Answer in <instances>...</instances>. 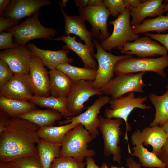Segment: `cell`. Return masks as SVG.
<instances>
[{
  "instance_id": "obj_18",
  "label": "cell",
  "mask_w": 168,
  "mask_h": 168,
  "mask_svg": "<svg viewBox=\"0 0 168 168\" xmlns=\"http://www.w3.org/2000/svg\"><path fill=\"white\" fill-rule=\"evenodd\" d=\"M49 0H12L2 17L19 21L33 15L41 7L51 5Z\"/></svg>"
},
{
  "instance_id": "obj_28",
  "label": "cell",
  "mask_w": 168,
  "mask_h": 168,
  "mask_svg": "<svg viewBox=\"0 0 168 168\" xmlns=\"http://www.w3.org/2000/svg\"><path fill=\"white\" fill-rule=\"evenodd\" d=\"M148 98L155 109V117L150 126H161L168 120V89L161 96L151 93Z\"/></svg>"
},
{
  "instance_id": "obj_36",
  "label": "cell",
  "mask_w": 168,
  "mask_h": 168,
  "mask_svg": "<svg viewBox=\"0 0 168 168\" xmlns=\"http://www.w3.org/2000/svg\"><path fill=\"white\" fill-rule=\"evenodd\" d=\"M14 73L7 63L0 60V88L5 85L11 79Z\"/></svg>"
},
{
  "instance_id": "obj_24",
  "label": "cell",
  "mask_w": 168,
  "mask_h": 168,
  "mask_svg": "<svg viewBox=\"0 0 168 168\" xmlns=\"http://www.w3.org/2000/svg\"><path fill=\"white\" fill-rule=\"evenodd\" d=\"M49 73L50 94L55 97L66 98L71 90L72 81L66 74L56 68L50 70Z\"/></svg>"
},
{
  "instance_id": "obj_16",
  "label": "cell",
  "mask_w": 168,
  "mask_h": 168,
  "mask_svg": "<svg viewBox=\"0 0 168 168\" xmlns=\"http://www.w3.org/2000/svg\"><path fill=\"white\" fill-rule=\"evenodd\" d=\"M132 144L134 146L143 144L150 145L152 152L157 155L168 139V136L161 127L155 126L146 127L142 130L137 129L131 136Z\"/></svg>"
},
{
  "instance_id": "obj_50",
  "label": "cell",
  "mask_w": 168,
  "mask_h": 168,
  "mask_svg": "<svg viewBox=\"0 0 168 168\" xmlns=\"http://www.w3.org/2000/svg\"><path fill=\"white\" fill-rule=\"evenodd\" d=\"M166 2L164 4L165 6L163 10V13L167 12L166 16H168V0L165 1Z\"/></svg>"
},
{
  "instance_id": "obj_23",
  "label": "cell",
  "mask_w": 168,
  "mask_h": 168,
  "mask_svg": "<svg viewBox=\"0 0 168 168\" xmlns=\"http://www.w3.org/2000/svg\"><path fill=\"white\" fill-rule=\"evenodd\" d=\"M62 117L59 112L54 110L36 108L21 114L17 118L27 120L41 128L53 125L56 122L61 120Z\"/></svg>"
},
{
  "instance_id": "obj_46",
  "label": "cell",
  "mask_w": 168,
  "mask_h": 168,
  "mask_svg": "<svg viewBox=\"0 0 168 168\" xmlns=\"http://www.w3.org/2000/svg\"><path fill=\"white\" fill-rule=\"evenodd\" d=\"M10 1L9 0H0V15L2 17L4 11L9 4Z\"/></svg>"
},
{
  "instance_id": "obj_8",
  "label": "cell",
  "mask_w": 168,
  "mask_h": 168,
  "mask_svg": "<svg viewBox=\"0 0 168 168\" xmlns=\"http://www.w3.org/2000/svg\"><path fill=\"white\" fill-rule=\"evenodd\" d=\"M145 72L124 74L113 77L101 89L102 94L114 99L127 93H143V88L147 86L143 80Z\"/></svg>"
},
{
  "instance_id": "obj_19",
  "label": "cell",
  "mask_w": 168,
  "mask_h": 168,
  "mask_svg": "<svg viewBox=\"0 0 168 168\" xmlns=\"http://www.w3.org/2000/svg\"><path fill=\"white\" fill-rule=\"evenodd\" d=\"M52 40L64 42L65 44L62 47L63 49L71 50L75 52L82 60L84 67L97 69V65L94 59V48L77 41L75 36H66L65 34Z\"/></svg>"
},
{
  "instance_id": "obj_34",
  "label": "cell",
  "mask_w": 168,
  "mask_h": 168,
  "mask_svg": "<svg viewBox=\"0 0 168 168\" xmlns=\"http://www.w3.org/2000/svg\"><path fill=\"white\" fill-rule=\"evenodd\" d=\"M12 161L18 168H43L38 156H27Z\"/></svg>"
},
{
  "instance_id": "obj_44",
  "label": "cell",
  "mask_w": 168,
  "mask_h": 168,
  "mask_svg": "<svg viewBox=\"0 0 168 168\" xmlns=\"http://www.w3.org/2000/svg\"><path fill=\"white\" fill-rule=\"evenodd\" d=\"M126 8L130 10L138 7L142 2L141 0H124Z\"/></svg>"
},
{
  "instance_id": "obj_29",
  "label": "cell",
  "mask_w": 168,
  "mask_h": 168,
  "mask_svg": "<svg viewBox=\"0 0 168 168\" xmlns=\"http://www.w3.org/2000/svg\"><path fill=\"white\" fill-rule=\"evenodd\" d=\"M61 146L40 138L37 147L43 168H50L54 160L59 156Z\"/></svg>"
},
{
  "instance_id": "obj_2",
  "label": "cell",
  "mask_w": 168,
  "mask_h": 168,
  "mask_svg": "<svg viewBox=\"0 0 168 168\" xmlns=\"http://www.w3.org/2000/svg\"><path fill=\"white\" fill-rule=\"evenodd\" d=\"M94 140L83 125L79 124L65 135L61 146L59 156H68L83 160L92 157L95 151L89 149V144Z\"/></svg>"
},
{
  "instance_id": "obj_40",
  "label": "cell",
  "mask_w": 168,
  "mask_h": 168,
  "mask_svg": "<svg viewBox=\"0 0 168 168\" xmlns=\"http://www.w3.org/2000/svg\"><path fill=\"white\" fill-rule=\"evenodd\" d=\"M144 35L158 41L161 43L168 51V33L161 34L147 33L144 34Z\"/></svg>"
},
{
  "instance_id": "obj_38",
  "label": "cell",
  "mask_w": 168,
  "mask_h": 168,
  "mask_svg": "<svg viewBox=\"0 0 168 168\" xmlns=\"http://www.w3.org/2000/svg\"><path fill=\"white\" fill-rule=\"evenodd\" d=\"M74 2L79 8L103 5V0H75Z\"/></svg>"
},
{
  "instance_id": "obj_37",
  "label": "cell",
  "mask_w": 168,
  "mask_h": 168,
  "mask_svg": "<svg viewBox=\"0 0 168 168\" xmlns=\"http://www.w3.org/2000/svg\"><path fill=\"white\" fill-rule=\"evenodd\" d=\"M13 35L10 32H2L0 34V49L4 50L18 46L12 40Z\"/></svg>"
},
{
  "instance_id": "obj_20",
  "label": "cell",
  "mask_w": 168,
  "mask_h": 168,
  "mask_svg": "<svg viewBox=\"0 0 168 168\" xmlns=\"http://www.w3.org/2000/svg\"><path fill=\"white\" fill-rule=\"evenodd\" d=\"M26 46L34 55L40 58L44 65L50 70L56 69L60 64L71 63L73 61V58L68 57V54L70 53L69 50H44L38 48L31 42L28 43Z\"/></svg>"
},
{
  "instance_id": "obj_42",
  "label": "cell",
  "mask_w": 168,
  "mask_h": 168,
  "mask_svg": "<svg viewBox=\"0 0 168 168\" xmlns=\"http://www.w3.org/2000/svg\"><path fill=\"white\" fill-rule=\"evenodd\" d=\"M11 118L7 113L0 109V133L5 129Z\"/></svg>"
},
{
  "instance_id": "obj_5",
  "label": "cell",
  "mask_w": 168,
  "mask_h": 168,
  "mask_svg": "<svg viewBox=\"0 0 168 168\" xmlns=\"http://www.w3.org/2000/svg\"><path fill=\"white\" fill-rule=\"evenodd\" d=\"M99 118L98 128L103 140L104 154L107 156H112L113 161L120 164L122 156L119 144L123 134L120 126L123 120L120 118L108 119L101 115Z\"/></svg>"
},
{
  "instance_id": "obj_52",
  "label": "cell",
  "mask_w": 168,
  "mask_h": 168,
  "mask_svg": "<svg viewBox=\"0 0 168 168\" xmlns=\"http://www.w3.org/2000/svg\"><path fill=\"white\" fill-rule=\"evenodd\" d=\"M166 88L168 89V84Z\"/></svg>"
},
{
  "instance_id": "obj_1",
  "label": "cell",
  "mask_w": 168,
  "mask_h": 168,
  "mask_svg": "<svg viewBox=\"0 0 168 168\" xmlns=\"http://www.w3.org/2000/svg\"><path fill=\"white\" fill-rule=\"evenodd\" d=\"M40 128L26 120L11 118L5 129L0 133V161L38 156L37 145L40 139L38 133Z\"/></svg>"
},
{
  "instance_id": "obj_49",
  "label": "cell",
  "mask_w": 168,
  "mask_h": 168,
  "mask_svg": "<svg viewBox=\"0 0 168 168\" xmlns=\"http://www.w3.org/2000/svg\"><path fill=\"white\" fill-rule=\"evenodd\" d=\"M68 1V0H61L59 4L60 6V10H63V8L66 6V4Z\"/></svg>"
},
{
  "instance_id": "obj_51",
  "label": "cell",
  "mask_w": 168,
  "mask_h": 168,
  "mask_svg": "<svg viewBox=\"0 0 168 168\" xmlns=\"http://www.w3.org/2000/svg\"><path fill=\"white\" fill-rule=\"evenodd\" d=\"M110 168H124L123 167H118L112 166Z\"/></svg>"
},
{
  "instance_id": "obj_3",
  "label": "cell",
  "mask_w": 168,
  "mask_h": 168,
  "mask_svg": "<svg viewBox=\"0 0 168 168\" xmlns=\"http://www.w3.org/2000/svg\"><path fill=\"white\" fill-rule=\"evenodd\" d=\"M147 100V96H141L136 97L134 93H128L127 96L111 99L109 102L110 108H106L104 112L106 118H120L124 120L126 124V132L124 139L127 143L128 150L129 154L131 153L128 142V132L131 128L128 122V117L133 110L136 108L143 110H149L151 107L145 104Z\"/></svg>"
},
{
  "instance_id": "obj_21",
  "label": "cell",
  "mask_w": 168,
  "mask_h": 168,
  "mask_svg": "<svg viewBox=\"0 0 168 168\" xmlns=\"http://www.w3.org/2000/svg\"><path fill=\"white\" fill-rule=\"evenodd\" d=\"M61 11L65 19V34L68 35L71 34L75 35L84 41L85 44L95 47L93 42L94 37L93 33L91 31L88 30L83 18L80 15L77 16H69L63 10Z\"/></svg>"
},
{
  "instance_id": "obj_31",
  "label": "cell",
  "mask_w": 168,
  "mask_h": 168,
  "mask_svg": "<svg viewBox=\"0 0 168 168\" xmlns=\"http://www.w3.org/2000/svg\"><path fill=\"white\" fill-rule=\"evenodd\" d=\"M130 155L138 158L144 167L150 168H166L164 163L156 154L149 151L143 144L134 146Z\"/></svg>"
},
{
  "instance_id": "obj_22",
  "label": "cell",
  "mask_w": 168,
  "mask_h": 168,
  "mask_svg": "<svg viewBox=\"0 0 168 168\" xmlns=\"http://www.w3.org/2000/svg\"><path fill=\"white\" fill-rule=\"evenodd\" d=\"M163 0H148L142 2L137 8L130 10L132 17L131 24L132 26L141 24L145 18L159 16L162 15L165 4Z\"/></svg>"
},
{
  "instance_id": "obj_17",
  "label": "cell",
  "mask_w": 168,
  "mask_h": 168,
  "mask_svg": "<svg viewBox=\"0 0 168 168\" xmlns=\"http://www.w3.org/2000/svg\"><path fill=\"white\" fill-rule=\"evenodd\" d=\"M29 76L34 96H49V72L42 61L34 55L31 60Z\"/></svg>"
},
{
  "instance_id": "obj_43",
  "label": "cell",
  "mask_w": 168,
  "mask_h": 168,
  "mask_svg": "<svg viewBox=\"0 0 168 168\" xmlns=\"http://www.w3.org/2000/svg\"><path fill=\"white\" fill-rule=\"evenodd\" d=\"M86 168H109L107 165L103 163L101 166H99L95 163L94 159L92 157L86 158Z\"/></svg>"
},
{
  "instance_id": "obj_39",
  "label": "cell",
  "mask_w": 168,
  "mask_h": 168,
  "mask_svg": "<svg viewBox=\"0 0 168 168\" xmlns=\"http://www.w3.org/2000/svg\"><path fill=\"white\" fill-rule=\"evenodd\" d=\"M18 21L10 18L0 17V32L6 30L18 25Z\"/></svg>"
},
{
  "instance_id": "obj_27",
  "label": "cell",
  "mask_w": 168,
  "mask_h": 168,
  "mask_svg": "<svg viewBox=\"0 0 168 168\" xmlns=\"http://www.w3.org/2000/svg\"><path fill=\"white\" fill-rule=\"evenodd\" d=\"M78 124L72 122L60 126L53 125L40 128L38 135L40 138L61 145L67 133Z\"/></svg>"
},
{
  "instance_id": "obj_12",
  "label": "cell",
  "mask_w": 168,
  "mask_h": 168,
  "mask_svg": "<svg viewBox=\"0 0 168 168\" xmlns=\"http://www.w3.org/2000/svg\"><path fill=\"white\" fill-rule=\"evenodd\" d=\"M79 12L91 25L94 37L100 42L109 37L107 21L110 14L104 5L79 8Z\"/></svg>"
},
{
  "instance_id": "obj_32",
  "label": "cell",
  "mask_w": 168,
  "mask_h": 168,
  "mask_svg": "<svg viewBox=\"0 0 168 168\" xmlns=\"http://www.w3.org/2000/svg\"><path fill=\"white\" fill-rule=\"evenodd\" d=\"M133 33L138 35L149 32H156L160 34L168 30V16L163 15L156 17L145 19L140 24L132 26Z\"/></svg>"
},
{
  "instance_id": "obj_15",
  "label": "cell",
  "mask_w": 168,
  "mask_h": 168,
  "mask_svg": "<svg viewBox=\"0 0 168 168\" xmlns=\"http://www.w3.org/2000/svg\"><path fill=\"white\" fill-rule=\"evenodd\" d=\"M0 96L30 101L34 95L29 74H14L8 82L0 88Z\"/></svg>"
},
{
  "instance_id": "obj_30",
  "label": "cell",
  "mask_w": 168,
  "mask_h": 168,
  "mask_svg": "<svg viewBox=\"0 0 168 168\" xmlns=\"http://www.w3.org/2000/svg\"><path fill=\"white\" fill-rule=\"evenodd\" d=\"M56 69L66 74L72 81H93L96 75L97 69L83 67H79L65 63L58 66Z\"/></svg>"
},
{
  "instance_id": "obj_41",
  "label": "cell",
  "mask_w": 168,
  "mask_h": 168,
  "mask_svg": "<svg viewBox=\"0 0 168 168\" xmlns=\"http://www.w3.org/2000/svg\"><path fill=\"white\" fill-rule=\"evenodd\" d=\"M157 156L165 165L166 168H168V138Z\"/></svg>"
},
{
  "instance_id": "obj_14",
  "label": "cell",
  "mask_w": 168,
  "mask_h": 168,
  "mask_svg": "<svg viewBox=\"0 0 168 168\" xmlns=\"http://www.w3.org/2000/svg\"><path fill=\"white\" fill-rule=\"evenodd\" d=\"M120 51L122 54L135 55L141 58L167 55L168 50L156 41L148 36L138 38L132 42L125 43Z\"/></svg>"
},
{
  "instance_id": "obj_47",
  "label": "cell",
  "mask_w": 168,
  "mask_h": 168,
  "mask_svg": "<svg viewBox=\"0 0 168 168\" xmlns=\"http://www.w3.org/2000/svg\"><path fill=\"white\" fill-rule=\"evenodd\" d=\"M0 168H18L12 161L6 162L0 161Z\"/></svg>"
},
{
  "instance_id": "obj_26",
  "label": "cell",
  "mask_w": 168,
  "mask_h": 168,
  "mask_svg": "<svg viewBox=\"0 0 168 168\" xmlns=\"http://www.w3.org/2000/svg\"><path fill=\"white\" fill-rule=\"evenodd\" d=\"M30 101L36 106L57 111L66 119L73 116L68 110L66 98L55 97L52 96L47 97L33 96Z\"/></svg>"
},
{
  "instance_id": "obj_7",
  "label": "cell",
  "mask_w": 168,
  "mask_h": 168,
  "mask_svg": "<svg viewBox=\"0 0 168 168\" xmlns=\"http://www.w3.org/2000/svg\"><path fill=\"white\" fill-rule=\"evenodd\" d=\"M39 16L38 11L24 22L6 31L12 33L15 43L19 45H26L29 41L35 39H52L57 34V31L44 26L40 22Z\"/></svg>"
},
{
  "instance_id": "obj_13",
  "label": "cell",
  "mask_w": 168,
  "mask_h": 168,
  "mask_svg": "<svg viewBox=\"0 0 168 168\" xmlns=\"http://www.w3.org/2000/svg\"><path fill=\"white\" fill-rule=\"evenodd\" d=\"M34 55L26 45H20L1 51L0 59L8 65L14 74H29Z\"/></svg>"
},
{
  "instance_id": "obj_35",
  "label": "cell",
  "mask_w": 168,
  "mask_h": 168,
  "mask_svg": "<svg viewBox=\"0 0 168 168\" xmlns=\"http://www.w3.org/2000/svg\"><path fill=\"white\" fill-rule=\"evenodd\" d=\"M103 5L114 17L121 14L126 8L124 0H103Z\"/></svg>"
},
{
  "instance_id": "obj_11",
  "label": "cell",
  "mask_w": 168,
  "mask_h": 168,
  "mask_svg": "<svg viewBox=\"0 0 168 168\" xmlns=\"http://www.w3.org/2000/svg\"><path fill=\"white\" fill-rule=\"evenodd\" d=\"M111 98L109 96H100L84 112L60 122V124H67L74 122L82 124L89 132L93 139L98 135L99 122V114L101 109L109 103Z\"/></svg>"
},
{
  "instance_id": "obj_9",
  "label": "cell",
  "mask_w": 168,
  "mask_h": 168,
  "mask_svg": "<svg viewBox=\"0 0 168 168\" xmlns=\"http://www.w3.org/2000/svg\"><path fill=\"white\" fill-rule=\"evenodd\" d=\"M93 42L96 49L94 58L98 63L96 76L93 83L96 88L101 89L113 78L116 63L122 59L132 56L128 55H113L110 52H108L104 50L100 43L96 39H93Z\"/></svg>"
},
{
  "instance_id": "obj_48",
  "label": "cell",
  "mask_w": 168,
  "mask_h": 168,
  "mask_svg": "<svg viewBox=\"0 0 168 168\" xmlns=\"http://www.w3.org/2000/svg\"><path fill=\"white\" fill-rule=\"evenodd\" d=\"M167 135L168 138V120L161 126Z\"/></svg>"
},
{
  "instance_id": "obj_25",
  "label": "cell",
  "mask_w": 168,
  "mask_h": 168,
  "mask_svg": "<svg viewBox=\"0 0 168 168\" xmlns=\"http://www.w3.org/2000/svg\"><path fill=\"white\" fill-rule=\"evenodd\" d=\"M36 108V105L30 101H22L0 96V109L11 118L17 117Z\"/></svg>"
},
{
  "instance_id": "obj_10",
  "label": "cell",
  "mask_w": 168,
  "mask_h": 168,
  "mask_svg": "<svg viewBox=\"0 0 168 168\" xmlns=\"http://www.w3.org/2000/svg\"><path fill=\"white\" fill-rule=\"evenodd\" d=\"M71 90L66 97L68 110L73 116L81 113L84 103L93 96L103 94L101 89L96 88L93 81H72Z\"/></svg>"
},
{
  "instance_id": "obj_4",
  "label": "cell",
  "mask_w": 168,
  "mask_h": 168,
  "mask_svg": "<svg viewBox=\"0 0 168 168\" xmlns=\"http://www.w3.org/2000/svg\"><path fill=\"white\" fill-rule=\"evenodd\" d=\"M168 67V55L157 58H135L132 56L122 59L116 64L114 73L118 76L150 71L163 77H166L164 69Z\"/></svg>"
},
{
  "instance_id": "obj_45",
  "label": "cell",
  "mask_w": 168,
  "mask_h": 168,
  "mask_svg": "<svg viewBox=\"0 0 168 168\" xmlns=\"http://www.w3.org/2000/svg\"><path fill=\"white\" fill-rule=\"evenodd\" d=\"M126 165L128 168H141L142 166L140 163H137L132 157L126 159Z\"/></svg>"
},
{
  "instance_id": "obj_6",
  "label": "cell",
  "mask_w": 168,
  "mask_h": 168,
  "mask_svg": "<svg viewBox=\"0 0 168 168\" xmlns=\"http://www.w3.org/2000/svg\"><path fill=\"white\" fill-rule=\"evenodd\" d=\"M130 16V9L126 8L115 19L109 22L114 29L109 37L100 43L104 50L107 52L115 49L120 50L125 43L133 41L139 37L133 31Z\"/></svg>"
},
{
  "instance_id": "obj_33",
  "label": "cell",
  "mask_w": 168,
  "mask_h": 168,
  "mask_svg": "<svg viewBox=\"0 0 168 168\" xmlns=\"http://www.w3.org/2000/svg\"><path fill=\"white\" fill-rule=\"evenodd\" d=\"M86 163L84 160L71 156H59L52 164L50 168H85Z\"/></svg>"
}]
</instances>
